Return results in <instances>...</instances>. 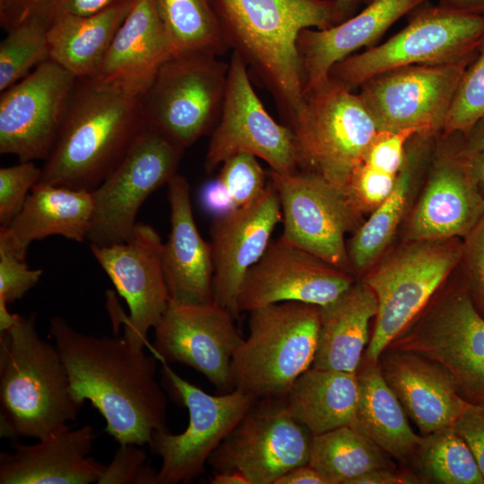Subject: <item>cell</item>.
I'll use <instances>...</instances> for the list:
<instances>
[{
  "mask_svg": "<svg viewBox=\"0 0 484 484\" xmlns=\"http://www.w3.org/2000/svg\"><path fill=\"white\" fill-rule=\"evenodd\" d=\"M49 333L66 367L73 394L90 401L119 445H143L154 431L168 430L167 398L156 379L157 357L124 335L95 336L73 329L62 316Z\"/></svg>",
  "mask_w": 484,
  "mask_h": 484,
  "instance_id": "1",
  "label": "cell"
},
{
  "mask_svg": "<svg viewBox=\"0 0 484 484\" xmlns=\"http://www.w3.org/2000/svg\"><path fill=\"white\" fill-rule=\"evenodd\" d=\"M229 49L268 88L287 125L304 91L298 39L344 21L335 0H212Z\"/></svg>",
  "mask_w": 484,
  "mask_h": 484,
  "instance_id": "2",
  "label": "cell"
},
{
  "mask_svg": "<svg viewBox=\"0 0 484 484\" xmlns=\"http://www.w3.org/2000/svg\"><path fill=\"white\" fill-rule=\"evenodd\" d=\"M144 126L141 98L78 79L39 183L92 192Z\"/></svg>",
  "mask_w": 484,
  "mask_h": 484,
  "instance_id": "3",
  "label": "cell"
},
{
  "mask_svg": "<svg viewBox=\"0 0 484 484\" xmlns=\"http://www.w3.org/2000/svg\"><path fill=\"white\" fill-rule=\"evenodd\" d=\"M35 318L17 315L0 333V433L12 440L42 439L74 420L83 405L56 345L39 336Z\"/></svg>",
  "mask_w": 484,
  "mask_h": 484,
  "instance_id": "4",
  "label": "cell"
},
{
  "mask_svg": "<svg viewBox=\"0 0 484 484\" xmlns=\"http://www.w3.org/2000/svg\"><path fill=\"white\" fill-rule=\"evenodd\" d=\"M288 126L298 169L317 174L345 193L380 133L359 94L330 77L304 93Z\"/></svg>",
  "mask_w": 484,
  "mask_h": 484,
  "instance_id": "5",
  "label": "cell"
},
{
  "mask_svg": "<svg viewBox=\"0 0 484 484\" xmlns=\"http://www.w3.org/2000/svg\"><path fill=\"white\" fill-rule=\"evenodd\" d=\"M318 306L287 301L249 312V334L232 358L236 389L255 400L284 398L312 367L317 346Z\"/></svg>",
  "mask_w": 484,
  "mask_h": 484,
  "instance_id": "6",
  "label": "cell"
},
{
  "mask_svg": "<svg viewBox=\"0 0 484 484\" xmlns=\"http://www.w3.org/2000/svg\"><path fill=\"white\" fill-rule=\"evenodd\" d=\"M460 238L412 241L361 279L377 312L362 360L376 363L389 343L423 310L461 262Z\"/></svg>",
  "mask_w": 484,
  "mask_h": 484,
  "instance_id": "7",
  "label": "cell"
},
{
  "mask_svg": "<svg viewBox=\"0 0 484 484\" xmlns=\"http://www.w3.org/2000/svg\"><path fill=\"white\" fill-rule=\"evenodd\" d=\"M443 285L386 348L436 361L467 403L484 407V316L462 281L445 290Z\"/></svg>",
  "mask_w": 484,
  "mask_h": 484,
  "instance_id": "8",
  "label": "cell"
},
{
  "mask_svg": "<svg viewBox=\"0 0 484 484\" xmlns=\"http://www.w3.org/2000/svg\"><path fill=\"white\" fill-rule=\"evenodd\" d=\"M483 34L484 14L440 5L419 9L384 43L335 64L329 77L353 90L398 68L458 61L475 53Z\"/></svg>",
  "mask_w": 484,
  "mask_h": 484,
  "instance_id": "9",
  "label": "cell"
},
{
  "mask_svg": "<svg viewBox=\"0 0 484 484\" xmlns=\"http://www.w3.org/2000/svg\"><path fill=\"white\" fill-rule=\"evenodd\" d=\"M229 63L220 56L177 54L160 69L141 98L146 125L186 149L219 121Z\"/></svg>",
  "mask_w": 484,
  "mask_h": 484,
  "instance_id": "10",
  "label": "cell"
},
{
  "mask_svg": "<svg viewBox=\"0 0 484 484\" xmlns=\"http://www.w3.org/2000/svg\"><path fill=\"white\" fill-rule=\"evenodd\" d=\"M164 386L188 411V425L180 434L154 431L149 443L161 457L157 484L189 483L201 476L212 453L256 401L238 389L212 395L178 376L161 362Z\"/></svg>",
  "mask_w": 484,
  "mask_h": 484,
  "instance_id": "11",
  "label": "cell"
},
{
  "mask_svg": "<svg viewBox=\"0 0 484 484\" xmlns=\"http://www.w3.org/2000/svg\"><path fill=\"white\" fill-rule=\"evenodd\" d=\"M185 149L145 126L122 160L92 192L93 214L87 240L103 246L127 241L144 201L177 174Z\"/></svg>",
  "mask_w": 484,
  "mask_h": 484,
  "instance_id": "12",
  "label": "cell"
},
{
  "mask_svg": "<svg viewBox=\"0 0 484 484\" xmlns=\"http://www.w3.org/2000/svg\"><path fill=\"white\" fill-rule=\"evenodd\" d=\"M313 435L287 409L284 398L256 400L209 458L215 471H238L249 484H275L308 463Z\"/></svg>",
  "mask_w": 484,
  "mask_h": 484,
  "instance_id": "13",
  "label": "cell"
},
{
  "mask_svg": "<svg viewBox=\"0 0 484 484\" xmlns=\"http://www.w3.org/2000/svg\"><path fill=\"white\" fill-rule=\"evenodd\" d=\"M269 176L281 203V238L350 273L345 236L359 228L360 212L349 195L308 171Z\"/></svg>",
  "mask_w": 484,
  "mask_h": 484,
  "instance_id": "14",
  "label": "cell"
},
{
  "mask_svg": "<svg viewBox=\"0 0 484 484\" xmlns=\"http://www.w3.org/2000/svg\"><path fill=\"white\" fill-rule=\"evenodd\" d=\"M475 53L450 63L398 68L364 82L359 94L379 132L415 129L418 135L429 137L442 131Z\"/></svg>",
  "mask_w": 484,
  "mask_h": 484,
  "instance_id": "15",
  "label": "cell"
},
{
  "mask_svg": "<svg viewBox=\"0 0 484 484\" xmlns=\"http://www.w3.org/2000/svg\"><path fill=\"white\" fill-rule=\"evenodd\" d=\"M240 153L264 160L271 170L280 174L298 170L291 129L277 123L266 111L251 84L246 64L232 52L223 106L211 133L205 169L212 172Z\"/></svg>",
  "mask_w": 484,
  "mask_h": 484,
  "instance_id": "16",
  "label": "cell"
},
{
  "mask_svg": "<svg viewBox=\"0 0 484 484\" xmlns=\"http://www.w3.org/2000/svg\"><path fill=\"white\" fill-rule=\"evenodd\" d=\"M78 79L51 59L2 91L0 153L46 160L61 130Z\"/></svg>",
  "mask_w": 484,
  "mask_h": 484,
  "instance_id": "17",
  "label": "cell"
},
{
  "mask_svg": "<svg viewBox=\"0 0 484 484\" xmlns=\"http://www.w3.org/2000/svg\"><path fill=\"white\" fill-rule=\"evenodd\" d=\"M235 318L214 303L187 305L169 299L154 327L151 351L161 362L181 363L193 367L220 393L236 389L232 358L243 341Z\"/></svg>",
  "mask_w": 484,
  "mask_h": 484,
  "instance_id": "18",
  "label": "cell"
},
{
  "mask_svg": "<svg viewBox=\"0 0 484 484\" xmlns=\"http://www.w3.org/2000/svg\"><path fill=\"white\" fill-rule=\"evenodd\" d=\"M117 292L126 301L129 315L121 316L124 336L136 346L151 350L147 333L161 319L169 296L164 278L159 233L137 222L132 237L110 246H90Z\"/></svg>",
  "mask_w": 484,
  "mask_h": 484,
  "instance_id": "19",
  "label": "cell"
},
{
  "mask_svg": "<svg viewBox=\"0 0 484 484\" xmlns=\"http://www.w3.org/2000/svg\"><path fill=\"white\" fill-rule=\"evenodd\" d=\"M353 276L285 241L272 240L246 272L238 295L239 312L295 301L325 306L349 290Z\"/></svg>",
  "mask_w": 484,
  "mask_h": 484,
  "instance_id": "20",
  "label": "cell"
},
{
  "mask_svg": "<svg viewBox=\"0 0 484 484\" xmlns=\"http://www.w3.org/2000/svg\"><path fill=\"white\" fill-rule=\"evenodd\" d=\"M280 221V198L270 180L256 201L216 216L212 222V300L235 319L240 314L238 301L244 278L264 254Z\"/></svg>",
  "mask_w": 484,
  "mask_h": 484,
  "instance_id": "21",
  "label": "cell"
},
{
  "mask_svg": "<svg viewBox=\"0 0 484 484\" xmlns=\"http://www.w3.org/2000/svg\"><path fill=\"white\" fill-rule=\"evenodd\" d=\"M175 55L156 0H137L98 71L87 80L102 89L142 98Z\"/></svg>",
  "mask_w": 484,
  "mask_h": 484,
  "instance_id": "22",
  "label": "cell"
},
{
  "mask_svg": "<svg viewBox=\"0 0 484 484\" xmlns=\"http://www.w3.org/2000/svg\"><path fill=\"white\" fill-rule=\"evenodd\" d=\"M484 214V194L461 149L435 164L409 225L411 241L465 237Z\"/></svg>",
  "mask_w": 484,
  "mask_h": 484,
  "instance_id": "23",
  "label": "cell"
},
{
  "mask_svg": "<svg viewBox=\"0 0 484 484\" xmlns=\"http://www.w3.org/2000/svg\"><path fill=\"white\" fill-rule=\"evenodd\" d=\"M377 364L407 416L421 435L454 426L467 402L449 372L412 350L385 348Z\"/></svg>",
  "mask_w": 484,
  "mask_h": 484,
  "instance_id": "24",
  "label": "cell"
},
{
  "mask_svg": "<svg viewBox=\"0 0 484 484\" xmlns=\"http://www.w3.org/2000/svg\"><path fill=\"white\" fill-rule=\"evenodd\" d=\"M95 438L89 424L65 425L35 445L14 443L13 453H0V484L98 482L106 465L89 456Z\"/></svg>",
  "mask_w": 484,
  "mask_h": 484,
  "instance_id": "25",
  "label": "cell"
},
{
  "mask_svg": "<svg viewBox=\"0 0 484 484\" xmlns=\"http://www.w3.org/2000/svg\"><path fill=\"white\" fill-rule=\"evenodd\" d=\"M170 231L161 261L169 299L187 305L212 300L213 264L211 246L195 224L187 179L177 174L168 183Z\"/></svg>",
  "mask_w": 484,
  "mask_h": 484,
  "instance_id": "26",
  "label": "cell"
},
{
  "mask_svg": "<svg viewBox=\"0 0 484 484\" xmlns=\"http://www.w3.org/2000/svg\"><path fill=\"white\" fill-rule=\"evenodd\" d=\"M426 0H372L357 14L326 29H305L298 39L304 93L329 79L333 66L376 42Z\"/></svg>",
  "mask_w": 484,
  "mask_h": 484,
  "instance_id": "27",
  "label": "cell"
},
{
  "mask_svg": "<svg viewBox=\"0 0 484 484\" xmlns=\"http://www.w3.org/2000/svg\"><path fill=\"white\" fill-rule=\"evenodd\" d=\"M93 214L90 191L38 183L13 220L0 228V249L25 260L30 245L49 236L82 242Z\"/></svg>",
  "mask_w": 484,
  "mask_h": 484,
  "instance_id": "28",
  "label": "cell"
},
{
  "mask_svg": "<svg viewBox=\"0 0 484 484\" xmlns=\"http://www.w3.org/2000/svg\"><path fill=\"white\" fill-rule=\"evenodd\" d=\"M319 309L318 339L312 367L356 373L370 341V321L377 312L374 292L359 280Z\"/></svg>",
  "mask_w": 484,
  "mask_h": 484,
  "instance_id": "29",
  "label": "cell"
},
{
  "mask_svg": "<svg viewBox=\"0 0 484 484\" xmlns=\"http://www.w3.org/2000/svg\"><path fill=\"white\" fill-rule=\"evenodd\" d=\"M135 2H120L92 14L65 15L54 21L47 30L50 59L77 79L92 77Z\"/></svg>",
  "mask_w": 484,
  "mask_h": 484,
  "instance_id": "30",
  "label": "cell"
},
{
  "mask_svg": "<svg viewBox=\"0 0 484 484\" xmlns=\"http://www.w3.org/2000/svg\"><path fill=\"white\" fill-rule=\"evenodd\" d=\"M359 399L352 428L404 467L419 440L376 363L361 359L356 372Z\"/></svg>",
  "mask_w": 484,
  "mask_h": 484,
  "instance_id": "31",
  "label": "cell"
},
{
  "mask_svg": "<svg viewBox=\"0 0 484 484\" xmlns=\"http://www.w3.org/2000/svg\"><path fill=\"white\" fill-rule=\"evenodd\" d=\"M358 399L356 373L314 367L296 379L284 397L291 416L313 436L352 427Z\"/></svg>",
  "mask_w": 484,
  "mask_h": 484,
  "instance_id": "32",
  "label": "cell"
},
{
  "mask_svg": "<svg viewBox=\"0 0 484 484\" xmlns=\"http://www.w3.org/2000/svg\"><path fill=\"white\" fill-rule=\"evenodd\" d=\"M392 459L367 436L343 426L313 436L308 464L328 484H350L368 471L397 467Z\"/></svg>",
  "mask_w": 484,
  "mask_h": 484,
  "instance_id": "33",
  "label": "cell"
},
{
  "mask_svg": "<svg viewBox=\"0 0 484 484\" xmlns=\"http://www.w3.org/2000/svg\"><path fill=\"white\" fill-rule=\"evenodd\" d=\"M404 467L420 483L484 484V478L470 447L454 426L420 435Z\"/></svg>",
  "mask_w": 484,
  "mask_h": 484,
  "instance_id": "34",
  "label": "cell"
},
{
  "mask_svg": "<svg viewBox=\"0 0 484 484\" xmlns=\"http://www.w3.org/2000/svg\"><path fill=\"white\" fill-rule=\"evenodd\" d=\"M417 161V151H406L393 192L373 210L347 243L350 273L369 270L390 243L408 201Z\"/></svg>",
  "mask_w": 484,
  "mask_h": 484,
  "instance_id": "35",
  "label": "cell"
},
{
  "mask_svg": "<svg viewBox=\"0 0 484 484\" xmlns=\"http://www.w3.org/2000/svg\"><path fill=\"white\" fill-rule=\"evenodd\" d=\"M176 55L220 56L229 48L212 0H156Z\"/></svg>",
  "mask_w": 484,
  "mask_h": 484,
  "instance_id": "36",
  "label": "cell"
},
{
  "mask_svg": "<svg viewBox=\"0 0 484 484\" xmlns=\"http://www.w3.org/2000/svg\"><path fill=\"white\" fill-rule=\"evenodd\" d=\"M47 30L43 23L28 20L7 30L0 43L1 92L50 59Z\"/></svg>",
  "mask_w": 484,
  "mask_h": 484,
  "instance_id": "37",
  "label": "cell"
},
{
  "mask_svg": "<svg viewBox=\"0 0 484 484\" xmlns=\"http://www.w3.org/2000/svg\"><path fill=\"white\" fill-rule=\"evenodd\" d=\"M137 0H0V25L6 31L35 20L47 28L65 15H89L120 2Z\"/></svg>",
  "mask_w": 484,
  "mask_h": 484,
  "instance_id": "38",
  "label": "cell"
},
{
  "mask_svg": "<svg viewBox=\"0 0 484 484\" xmlns=\"http://www.w3.org/2000/svg\"><path fill=\"white\" fill-rule=\"evenodd\" d=\"M484 115V34L458 84L442 132L467 134Z\"/></svg>",
  "mask_w": 484,
  "mask_h": 484,
  "instance_id": "39",
  "label": "cell"
},
{
  "mask_svg": "<svg viewBox=\"0 0 484 484\" xmlns=\"http://www.w3.org/2000/svg\"><path fill=\"white\" fill-rule=\"evenodd\" d=\"M217 178L227 188L237 208L256 201L268 186L266 174L257 158L247 153L226 160Z\"/></svg>",
  "mask_w": 484,
  "mask_h": 484,
  "instance_id": "40",
  "label": "cell"
},
{
  "mask_svg": "<svg viewBox=\"0 0 484 484\" xmlns=\"http://www.w3.org/2000/svg\"><path fill=\"white\" fill-rule=\"evenodd\" d=\"M42 169L33 161L0 169V224L7 226L22 208L28 195L40 179Z\"/></svg>",
  "mask_w": 484,
  "mask_h": 484,
  "instance_id": "41",
  "label": "cell"
},
{
  "mask_svg": "<svg viewBox=\"0 0 484 484\" xmlns=\"http://www.w3.org/2000/svg\"><path fill=\"white\" fill-rule=\"evenodd\" d=\"M134 444L119 445L98 484H157L158 471L147 463V454Z\"/></svg>",
  "mask_w": 484,
  "mask_h": 484,
  "instance_id": "42",
  "label": "cell"
},
{
  "mask_svg": "<svg viewBox=\"0 0 484 484\" xmlns=\"http://www.w3.org/2000/svg\"><path fill=\"white\" fill-rule=\"evenodd\" d=\"M397 176L377 170L362 162L354 171L346 194L359 212L373 211L391 194Z\"/></svg>",
  "mask_w": 484,
  "mask_h": 484,
  "instance_id": "43",
  "label": "cell"
},
{
  "mask_svg": "<svg viewBox=\"0 0 484 484\" xmlns=\"http://www.w3.org/2000/svg\"><path fill=\"white\" fill-rule=\"evenodd\" d=\"M462 281L480 314L484 316V214L464 237Z\"/></svg>",
  "mask_w": 484,
  "mask_h": 484,
  "instance_id": "44",
  "label": "cell"
},
{
  "mask_svg": "<svg viewBox=\"0 0 484 484\" xmlns=\"http://www.w3.org/2000/svg\"><path fill=\"white\" fill-rule=\"evenodd\" d=\"M43 271L31 270L25 260L0 249V312L7 304L22 298L39 281Z\"/></svg>",
  "mask_w": 484,
  "mask_h": 484,
  "instance_id": "45",
  "label": "cell"
},
{
  "mask_svg": "<svg viewBox=\"0 0 484 484\" xmlns=\"http://www.w3.org/2000/svg\"><path fill=\"white\" fill-rule=\"evenodd\" d=\"M417 134L415 129L380 132L363 162L377 170L397 176L405 160L407 142Z\"/></svg>",
  "mask_w": 484,
  "mask_h": 484,
  "instance_id": "46",
  "label": "cell"
},
{
  "mask_svg": "<svg viewBox=\"0 0 484 484\" xmlns=\"http://www.w3.org/2000/svg\"><path fill=\"white\" fill-rule=\"evenodd\" d=\"M454 428L470 447L484 478V407L467 403Z\"/></svg>",
  "mask_w": 484,
  "mask_h": 484,
  "instance_id": "47",
  "label": "cell"
},
{
  "mask_svg": "<svg viewBox=\"0 0 484 484\" xmlns=\"http://www.w3.org/2000/svg\"><path fill=\"white\" fill-rule=\"evenodd\" d=\"M202 203L214 217L226 214L237 208L227 188L218 178L203 187Z\"/></svg>",
  "mask_w": 484,
  "mask_h": 484,
  "instance_id": "48",
  "label": "cell"
},
{
  "mask_svg": "<svg viewBox=\"0 0 484 484\" xmlns=\"http://www.w3.org/2000/svg\"><path fill=\"white\" fill-rule=\"evenodd\" d=\"M418 484L419 479L407 468H385L368 471L350 484Z\"/></svg>",
  "mask_w": 484,
  "mask_h": 484,
  "instance_id": "49",
  "label": "cell"
},
{
  "mask_svg": "<svg viewBox=\"0 0 484 484\" xmlns=\"http://www.w3.org/2000/svg\"><path fill=\"white\" fill-rule=\"evenodd\" d=\"M275 484H328L325 478L310 464L297 466L278 479Z\"/></svg>",
  "mask_w": 484,
  "mask_h": 484,
  "instance_id": "50",
  "label": "cell"
},
{
  "mask_svg": "<svg viewBox=\"0 0 484 484\" xmlns=\"http://www.w3.org/2000/svg\"><path fill=\"white\" fill-rule=\"evenodd\" d=\"M466 143L462 148L464 153L471 155L484 151V115L467 133Z\"/></svg>",
  "mask_w": 484,
  "mask_h": 484,
  "instance_id": "51",
  "label": "cell"
},
{
  "mask_svg": "<svg viewBox=\"0 0 484 484\" xmlns=\"http://www.w3.org/2000/svg\"><path fill=\"white\" fill-rule=\"evenodd\" d=\"M440 6L457 12L484 14V0H438Z\"/></svg>",
  "mask_w": 484,
  "mask_h": 484,
  "instance_id": "52",
  "label": "cell"
},
{
  "mask_svg": "<svg viewBox=\"0 0 484 484\" xmlns=\"http://www.w3.org/2000/svg\"><path fill=\"white\" fill-rule=\"evenodd\" d=\"M210 480L212 484H249L241 473L232 471H215Z\"/></svg>",
  "mask_w": 484,
  "mask_h": 484,
  "instance_id": "53",
  "label": "cell"
},
{
  "mask_svg": "<svg viewBox=\"0 0 484 484\" xmlns=\"http://www.w3.org/2000/svg\"><path fill=\"white\" fill-rule=\"evenodd\" d=\"M468 156L477 183L484 190V151Z\"/></svg>",
  "mask_w": 484,
  "mask_h": 484,
  "instance_id": "54",
  "label": "cell"
},
{
  "mask_svg": "<svg viewBox=\"0 0 484 484\" xmlns=\"http://www.w3.org/2000/svg\"><path fill=\"white\" fill-rule=\"evenodd\" d=\"M365 0H335L344 20L353 16Z\"/></svg>",
  "mask_w": 484,
  "mask_h": 484,
  "instance_id": "55",
  "label": "cell"
},
{
  "mask_svg": "<svg viewBox=\"0 0 484 484\" xmlns=\"http://www.w3.org/2000/svg\"><path fill=\"white\" fill-rule=\"evenodd\" d=\"M365 1L367 2V3H369V2H371L372 0H365Z\"/></svg>",
  "mask_w": 484,
  "mask_h": 484,
  "instance_id": "56",
  "label": "cell"
}]
</instances>
